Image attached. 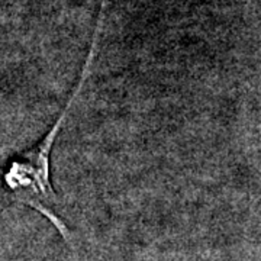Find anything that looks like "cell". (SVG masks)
I'll return each mask as SVG.
<instances>
[{
  "mask_svg": "<svg viewBox=\"0 0 261 261\" xmlns=\"http://www.w3.org/2000/svg\"><path fill=\"white\" fill-rule=\"evenodd\" d=\"M92 58H93V51L89 56V60L86 61L83 74H82L83 77H82L80 83L71 96L70 102L67 103L64 112L61 113L60 119L54 125V128L49 130V134L45 135V138L41 141L37 147L19 154L16 159L12 160V163L8 167V171L5 173V183L8 185L10 190L15 195H18L19 199L23 203L31 205L32 207H37L39 212L49 216L57 225L61 224L58 219L54 218V214L49 207L56 202V195H54V190L51 187V181H49V155H51V149H53L54 141L57 138V134L63 126L67 111L74 103L77 94L82 90V86H83L87 73H89V68H90ZM61 228H63V225H61Z\"/></svg>",
  "mask_w": 261,
  "mask_h": 261,
  "instance_id": "cell-1",
  "label": "cell"
}]
</instances>
